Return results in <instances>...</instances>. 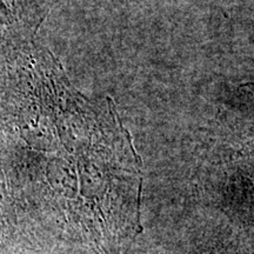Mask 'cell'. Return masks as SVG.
Listing matches in <instances>:
<instances>
[{"mask_svg": "<svg viewBox=\"0 0 254 254\" xmlns=\"http://www.w3.org/2000/svg\"><path fill=\"white\" fill-rule=\"evenodd\" d=\"M34 32L21 0H0V59L25 49Z\"/></svg>", "mask_w": 254, "mask_h": 254, "instance_id": "1", "label": "cell"}, {"mask_svg": "<svg viewBox=\"0 0 254 254\" xmlns=\"http://www.w3.org/2000/svg\"><path fill=\"white\" fill-rule=\"evenodd\" d=\"M56 1L57 0H23L27 19L31 25H33L34 30L37 31Z\"/></svg>", "mask_w": 254, "mask_h": 254, "instance_id": "2", "label": "cell"}]
</instances>
